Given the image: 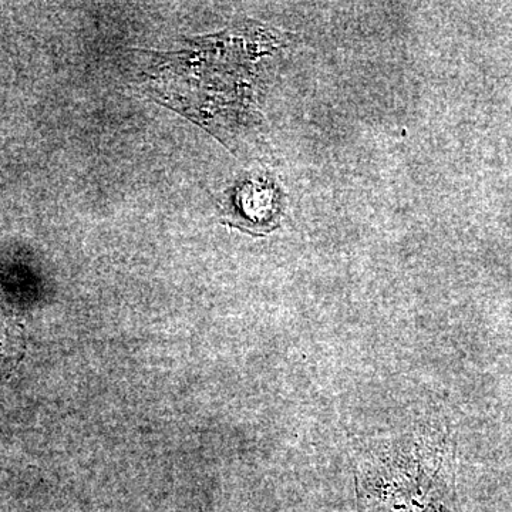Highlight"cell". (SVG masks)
I'll return each instance as SVG.
<instances>
[{
    "instance_id": "cell-1",
    "label": "cell",
    "mask_w": 512,
    "mask_h": 512,
    "mask_svg": "<svg viewBox=\"0 0 512 512\" xmlns=\"http://www.w3.org/2000/svg\"><path fill=\"white\" fill-rule=\"evenodd\" d=\"M229 207L235 210V220L248 221V231L268 232L275 228L278 200L271 183L247 181L239 185Z\"/></svg>"
},
{
    "instance_id": "cell-2",
    "label": "cell",
    "mask_w": 512,
    "mask_h": 512,
    "mask_svg": "<svg viewBox=\"0 0 512 512\" xmlns=\"http://www.w3.org/2000/svg\"><path fill=\"white\" fill-rule=\"evenodd\" d=\"M20 350V339L12 332L8 320L0 316V377L18 362Z\"/></svg>"
}]
</instances>
